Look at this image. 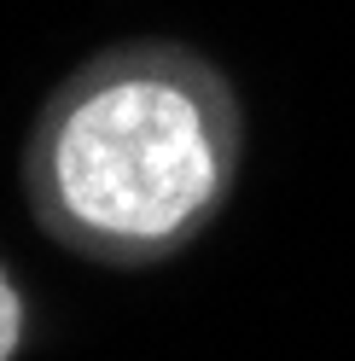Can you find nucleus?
Returning <instances> with one entry per match:
<instances>
[{"label": "nucleus", "mask_w": 355, "mask_h": 361, "mask_svg": "<svg viewBox=\"0 0 355 361\" xmlns=\"http://www.w3.org/2000/svg\"><path fill=\"white\" fill-rule=\"evenodd\" d=\"M35 338V303L24 280L12 274V262H0V361H18Z\"/></svg>", "instance_id": "obj_2"}, {"label": "nucleus", "mask_w": 355, "mask_h": 361, "mask_svg": "<svg viewBox=\"0 0 355 361\" xmlns=\"http://www.w3.org/2000/svg\"><path fill=\"white\" fill-rule=\"evenodd\" d=\"M245 99L210 53L169 35L70 64L24 134V210L64 257L140 274L204 239L245 169Z\"/></svg>", "instance_id": "obj_1"}]
</instances>
